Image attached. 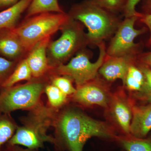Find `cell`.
<instances>
[{
  "instance_id": "30bf717a",
  "label": "cell",
  "mask_w": 151,
  "mask_h": 151,
  "mask_svg": "<svg viewBox=\"0 0 151 151\" xmlns=\"http://www.w3.org/2000/svg\"><path fill=\"white\" fill-rule=\"evenodd\" d=\"M133 104L125 94L120 91L112 94L111 101L106 108L110 119L124 136H130Z\"/></svg>"
},
{
  "instance_id": "603a6c76",
  "label": "cell",
  "mask_w": 151,
  "mask_h": 151,
  "mask_svg": "<svg viewBox=\"0 0 151 151\" xmlns=\"http://www.w3.org/2000/svg\"><path fill=\"white\" fill-rule=\"evenodd\" d=\"M144 76V81L140 91L141 93H151V68L143 65L140 68Z\"/></svg>"
},
{
  "instance_id": "5b68a950",
  "label": "cell",
  "mask_w": 151,
  "mask_h": 151,
  "mask_svg": "<svg viewBox=\"0 0 151 151\" xmlns=\"http://www.w3.org/2000/svg\"><path fill=\"white\" fill-rule=\"evenodd\" d=\"M82 27L79 22L69 17L60 29V37L50 42L47 54L51 69L64 64L70 57L89 42Z\"/></svg>"
},
{
  "instance_id": "f1b7e54d",
  "label": "cell",
  "mask_w": 151,
  "mask_h": 151,
  "mask_svg": "<svg viewBox=\"0 0 151 151\" xmlns=\"http://www.w3.org/2000/svg\"><path fill=\"white\" fill-rule=\"evenodd\" d=\"M142 61L145 65L151 68V52L144 55L142 57Z\"/></svg>"
},
{
  "instance_id": "6da1fadb",
  "label": "cell",
  "mask_w": 151,
  "mask_h": 151,
  "mask_svg": "<svg viewBox=\"0 0 151 151\" xmlns=\"http://www.w3.org/2000/svg\"><path fill=\"white\" fill-rule=\"evenodd\" d=\"M52 127L55 145L69 151H83L85 143L93 137L116 140L118 136L107 123L93 119L73 106L57 110Z\"/></svg>"
},
{
  "instance_id": "d6986e66",
  "label": "cell",
  "mask_w": 151,
  "mask_h": 151,
  "mask_svg": "<svg viewBox=\"0 0 151 151\" xmlns=\"http://www.w3.org/2000/svg\"><path fill=\"white\" fill-rule=\"evenodd\" d=\"M44 92L47 96L50 108L58 110L63 108L67 103L68 96L51 83L47 84Z\"/></svg>"
},
{
  "instance_id": "8fae6325",
  "label": "cell",
  "mask_w": 151,
  "mask_h": 151,
  "mask_svg": "<svg viewBox=\"0 0 151 151\" xmlns=\"http://www.w3.org/2000/svg\"><path fill=\"white\" fill-rule=\"evenodd\" d=\"M50 38V37L38 42L26 58L33 78H42L50 72L51 68L48 64L47 50Z\"/></svg>"
},
{
  "instance_id": "44dd1931",
  "label": "cell",
  "mask_w": 151,
  "mask_h": 151,
  "mask_svg": "<svg viewBox=\"0 0 151 151\" xmlns=\"http://www.w3.org/2000/svg\"><path fill=\"white\" fill-rule=\"evenodd\" d=\"M50 77V83L67 96H71L76 92V88L73 87L72 80L68 76L52 74Z\"/></svg>"
},
{
  "instance_id": "f546056e",
  "label": "cell",
  "mask_w": 151,
  "mask_h": 151,
  "mask_svg": "<svg viewBox=\"0 0 151 151\" xmlns=\"http://www.w3.org/2000/svg\"><path fill=\"white\" fill-rule=\"evenodd\" d=\"M142 22L148 27L150 32V43H151V14L147 15L145 17L142 19Z\"/></svg>"
},
{
  "instance_id": "ba28073f",
  "label": "cell",
  "mask_w": 151,
  "mask_h": 151,
  "mask_svg": "<svg viewBox=\"0 0 151 151\" xmlns=\"http://www.w3.org/2000/svg\"><path fill=\"white\" fill-rule=\"evenodd\" d=\"M138 17H127L119 26L116 35L107 50L110 57L130 55V52L136 47L135 38L145 32V29H136L134 27Z\"/></svg>"
},
{
  "instance_id": "cb8c5ba5",
  "label": "cell",
  "mask_w": 151,
  "mask_h": 151,
  "mask_svg": "<svg viewBox=\"0 0 151 151\" xmlns=\"http://www.w3.org/2000/svg\"><path fill=\"white\" fill-rule=\"evenodd\" d=\"M123 0H93L92 1L103 8L115 10L122 5Z\"/></svg>"
},
{
  "instance_id": "2e32d148",
  "label": "cell",
  "mask_w": 151,
  "mask_h": 151,
  "mask_svg": "<svg viewBox=\"0 0 151 151\" xmlns=\"http://www.w3.org/2000/svg\"><path fill=\"white\" fill-rule=\"evenodd\" d=\"M32 78L31 70L26 58H25L17 65L12 73L3 84L2 89L12 87L16 83L20 81H31Z\"/></svg>"
},
{
  "instance_id": "4fadbf2b",
  "label": "cell",
  "mask_w": 151,
  "mask_h": 151,
  "mask_svg": "<svg viewBox=\"0 0 151 151\" xmlns=\"http://www.w3.org/2000/svg\"><path fill=\"white\" fill-rule=\"evenodd\" d=\"M151 130V104L132 107V118L130 127L131 137L143 139Z\"/></svg>"
},
{
  "instance_id": "83f0119b",
  "label": "cell",
  "mask_w": 151,
  "mask_h": 151,
  "mask_svg": "<svg viewBox=\"0 0 151 151\" xmlns=\"http://www.w3.org/2000/svg\"><path fill=\"white\" fill-rule=\"evenodd\" d=\"M136 97L139 100L147 102L151 104V93H141L138 92L136 94Z\"/></svg>"
},
{
  "instance_id": "d4e9b609",
  "label": "cell",
  "mask_w": 151,
  "mask_h": 151,
  "mask_svg": "<svg viewBox=\"0 0 151 151\" xmlns=\"http://www.w3.org/2000/svg\"><path fill=\"white\" fill-rule=\"evenodd\" d=\"M139 1L140 0H128L125 9L126 15L127 17L134 16L138 17V14L136 12L135 8Z\"/></svg>"
},
{
  "instance_id": "4dcf8cb0",
  "label": "cell",
  "mask_w": 151,
  "mask_h": 151,
  "mask_svg": "<svg viewBox=\"0 0 151 151\" xmlns=\"http://www.w3.org/2000/svg\"><path fill=\"white\" fill-rule=\"evenodd\" d=\"M18 0H0V8L13 5L17 2Z\"/></svg>"
},
{
  "instance_id": "9a60e30c",
  "label": "cell",
  "mask_w": 151,
  "mask_h": 151,
  "mask_svg": "<svg viewBox=\"0 0 151 151\" xmlns=\"http://www.w3.org/2000/svg\"><path fill=\"white\" fill-rule=\"evenodd\" d=\"M32 0H20L0 12V29H13L16 27L22 14L29 6Z\"/></svg>"
},
{
  "instance_id": "484cf974",
  "label": "cell",
  "mask_w": 151,
  "mask_h": 151,
  "mask_svg": "<svg viewBox=\"0 0 151 151\" xmlns=\"http://www.w3.org/2000/svg\"><path fill=\"white\" fill-rule=\"evenodd\" d=\"M128 73L138 81L142 86L144 83V76L140 69L132 65L129 68Z\"/></svg>"
},
{
  "instance_id": "5bb4252c",
  "label": "cell",
  "mask_w": 151,
  "mask_h": 151,
  "mask_svg": "<svg viewBox=\"0 0 151 151\" xmlns=\"http://www.w3.org/2000/svg\"><path fill=\"white\" fill-rule=\"evenodd\" d=\"M25 52L26 51L13 29H0V54L15 61Z\"/></svg>"
},
{
  "instance_id": "277c9868",
  "label": "cell",
  "mask_w": 151,
  "mask_h": 151,
  "mask_svg": "<svg viewBox=\"0 0 151 151\" xmlns=\"http://www.w3.org/2000/svg\"><path fill=\"white\" fill-rule=\"evenodd\" d=\"M103 9L93 1H88L75 6L70 12V18L81 22L87 27L88 42L100 44L117 28L115 20Z\"/></svg>"
},
{
  "instance_id": "7c38bea8",
  "label": "cell",
  "mask_w": 151,
  "mask_h": 151,
  "mask_svg": "<svg viewBox=\"0 0 151 151\" xmlns=\"http://www.w3.org/2000/svg\"><path fill=\"white\" fill-rule=\"evenodd\" d=\"M131 57V55L110 57L103 63L99 69V73L108 81L122 79L125 85L129 68L132 65Z\"/></svg>"
},
{
  "instance_id": "e0dca14e",
  "label": "cell",
  "mask_w": 151,
  "mask_h": 151,
  "mask_svg": "<svg viewBox=\"0 0 151 151\" xmlns=\"http://www.w3.org/2000/svg\"><path fill=\"white\" fill-rule=\"evenodd\" d=\"M116 140L127 151H151V137L139 139L131 136H118Z\"/></svg>"
},
{
  "instance_id": "ac0fdd59",
  "label": "cell",
  "mask_w": 151,
  "mask_h": 151,
  "mask_svg": "<svg viewBox=\"0 0 151 151\" xmlns=\"http://www.w3.org/2000/svg\"><path fill=\"white\" fill-rule=\"evenodd\" d=\"M27 9V17L42 13H64L58 0H32Z\"/></svg>"
},
{
  "instance_id": "7402d4cb",
  "label": "cell",
  "mask_w": 151,
  "mask_h": 151,
  "mask_svg": "<svg viewBox=\"0 0 151 151\" xmlns=\"http://www.w3.org/2000/svg\"><path fill=\"white\" fill-rule=\"evenodd\" d=\"M16 63L0 56V88L16 67Z\"/></svg>"
},
{
  "instance_id": "8992f818",
  "label": "cell",
  "mask_w": 151,
  "mask_h": 151,
  "mask_svg": "<svg viewBox=\"0 0 151 151\" xmlns=\"http://www.w3.org/2000/svg\"><path fill=\"white\" fill-rule=\"evenodd\" d=\"M42 78H33L22 85L2 89L0 114H10L18 110L29 111L40 103L42 94L48 84Z\"/></svg>"
},
{
  "instance_id": "9c48e42d",
  "label": "cell",
  "mask_w": 151,
  "mask_h": 151,
  "mask_svg": "<svg viewBox=\"0 0 151 151\" xmlns=\"http://www.w3.org/2000/svg\"><path fill=\"white\" fill-rule=\"evenodd\" d=\"M112 96L104 84L93 80L76 88V92L71 95V99L73 102L84 107L97 105L107 108Z\"/></svg>"
},
{
  "instance_id": "ffe728a7",
  "label": "cell",
  "mask_w": 151,
  "mask_h": 151,
  "mask_svg": "<svg viewBox=\"0 0 151 151\" xmlns=\"http://www.w3.org/2000/svg\"><path fill=\"white\" fill-rule=\"evenodd\" d=\"M17 127L9 114H0V149L12 137Z\"/></svg>"
},
{
  "instance_id": "7a4b0ae2",
  "label": "cell",
  "mask_w": 151,
  "mask_h": 151,
  "mask_svg": "<svg viewBox=\"0 0 151 151\" xmlns=\"http://www.w3.org/2000/svg\"><path fill=\"white\" fill-rule=\"evenodd\" d=\"M22 118V126L17 127L9 141L11 146L22 145L31 150L42 147L45 143L55 144L54 137L47 134L52 123L57 110L45 106L41 102Z\"/></svg>"
},
{
  "instance_id": "52a82bcc",
  "label": "cell",
  "mask_w": 151,
  "mask_h": 151,
  "mask_svg": "<svg viewBox=\"0 0 151 151\" xmlns=\"http://www.w3.org/2000/svg\"><path fill=\"white\" fill-rule=\"evenodd\" d=\"M99 47L100 55L96 62H90L87 55L80 52L67 64H61L50 69V73L68 76L74 81L76 88L94 80L104 62L106 55L104 45L100 43Z\"/></svg>"
},
{
  "instance_id": "1f68e13d",
  "label": "cell",
  "mask_w": 151,
  "mask_h": 151,
  "mask_svg": "<svg viewBox=\"0 0 151 151\" xmlns=\"http://www.w3.org/2000/svg\"><path fill=\"white\" fill-rule=\"evenodd\" d=\"M37 150H31L29 149H23L18 145L12 146L11 151H37Z\"/></svg>"
},
{
  "instance_id": "4316f807",
  "label": "cell",
  "mask_w": 151,
  "mask_h": 151,
  "mask_svg": "<svg viewBox=\"0 0 151 151\" xmlns=\"http://www.w3.org/2000/svg\"><path fill=\"white\" fill-rule=\"evenodd\" d=\"M125 85L127 88L132 91H140L142 85L129 74H127Z\"/></svg>"
},
{
  "instance_id": "3957f363",
  "label": "cell",
  "mask_w": 151,
  "mask_h": 151,
  "mask_svg": "<svg viewBox=\"0 0 151 151\" xmlns=\"http://www.w3.org/2000/svg\"><path fill=\"white\" fill-rule=\"evenodd\" d=\"M69 18L65 13H42L27 17L13 29L28 52L38 42L60 30Z\"/></svg>"
}]
</instances>
